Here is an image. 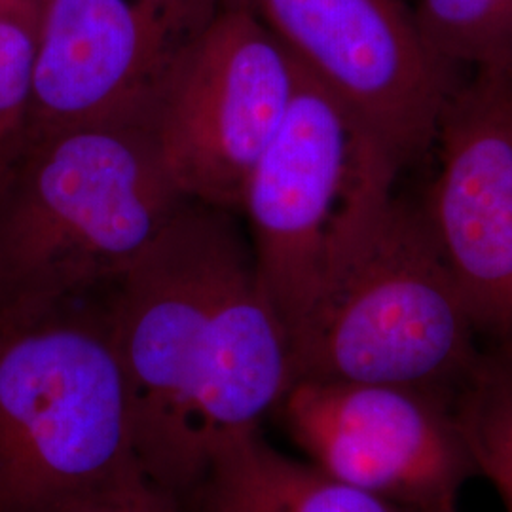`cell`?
Returning a JSON list of instances; mask_svg holds the SVG:
<instances>
[{"instance_id": "obj_10", "label": "cell", "mask_w": 512, "mask_h": 512, "mask_svg": "<svg viewBox=\"0 0 512 512\" xmlns=\"http://www.w3.org/2000/svg\"><path fill=\"white\" fill-rule=\"evenodd\" d=\"M420 211L490 348L512 349V76L459 80Z\"/></svg>"}, {"instance_id": "obj_7", "label": "cell", "mask_w": 512, "mask_h": 512, "mask_svg": "<svg viewBox=\"0 0 512 512\" xmlns=\"http://www.w3.org/2000/svg\"><path fill=\"white\" fill-rule=\"evenodd\" d=\"M452 399L408 385L302 378L274 414L321 473L423 512L456 503L476 476Z\"/></svg>"}, {"instance_id": "obj_1", "label": "cell", "mask_w": 512, "mask_h": 512, "mask_svg": "<svg viewBox=\"0 0 512 512\" xmlns=\"http://www.w3.org/2000/svg\"><path fill=\"white\" fill-rule=\"evenodd\" d=\"M236 211L186 202L107 289L137 459L190 507L220 452L294 382L289 332Z\"/></svg>"}, {"instance_id": "obj_15", "label": "cell", "mask_w": 512, "mask_h": 512, "mask_svg": "<svg viewBox=\"0 0 512 512\" xmlns=\"http://www.w3.org/2000/svg\"><path fill=\"white\" fill-rule=\"evenodd\" d=\"M59 512H190V507L135 467Z\"/></svg>"}, {"instance_id": "obj_13", "label": "cell", "mask_w": 512, "mask_h": 512, "mask_svg": "<svg viewBox=\"0 0 512 512\" xmlns=\"http://www.w3.org/2000/svg\"><path fill=\"white\" fill-rule=\"evenodd\" d=\"M412 12L450 67L512 76V0H418Z\"/></svg>"}, {"instance_id": "obj_12", "label": "cell", "mask_w": 512, "mask_h": 512, "mask_svg": "<svg viewBox=\"0 0 512 512\" xmlns=\"http://www.w3.org/2000/svg\"><path fill=\"white\" fill-rule=\"evenodd\" d=\"M452 406L476 475L494 486L505 512H512V349H484Z\"/></svg>"}, {"instance_id": "obj_5", "label": "cell", "mask_w": 512, "mask_h": 512, "mask_svg": "<svg viewBox=\"0 0 512 512\" xmlns=\"http://www.w3.org/2000/svg\"><path fill=\"white\" fill-rule=\"evenodd\" d=\"M403 167L355 110L302 73L239 202L256 275L287 332L395 198Z\"/></svg>"}, {"instance_id": "obj_14", "label": "cell", "mask_w": 512, "mask_h": 512, "mask_svg": "<svg viewBox=\"0 0 512 512\" xmlns=\"http://www.w3.org/2000/svg\"><path fill=\"white\" fill-rule=\"evenodd\" d=\"M40 4L42 0H0V184L25 147Z\"/></svg>"}, {"instance_id": "obj_11", "label": "cell", "mask_w": 512, "mask_h": 512, "mask_svg": "<svg viewBox=\"0 0 512 512\" xmlns=\"http://www.w3.org/2000/svg\"><path fill=\"white\" fill-rule=\"evenodd\" d=\"M190 505L198 512H410L281 454L260 431L220 452Z\"/></svg>"}, {"instance_id": "obj_9", "label": "cell", "mask_w": 512, "mask_h": 512, "mask_svg": "<svg viewBox=\"0 0 512 512\" xmlns=\"http://www.w3.org/2000/svg\"><path fill=\"white\" fill-rule=\"evenodd\" d=\"M219 2L42 0L25 147L61 129L150 122L173 69Z\"/></svg>"}, {"instance_id": "obj_2", "label": "cell", "mask_w": 512, "mask_h": 512, "mask_svg": "<svg viewBox=\"0 0 512 512\" xmlns=\"http://www.w3.org/2000/svg\"><path fill=\"white\" fill-rule=\"evenodd\" d=\"M186 202L145 120L33 141L0 184V313L109 289Z\"/></svg>"}, {"instance_id": "obj_16", "label": "cell", "mask_w": 512, "mask_h": 512, "mask_svg": "<svg viewBox=\"0 0 512 512\" xmlns=\"http://www.w3.org/2000/svg\"><path fill=\"white\" fill-rule=\"evenodd\" d=\"M423 512H459L458 507H456V503H450V505H440V507H435V509H429V511Z\"/></svg>"}, {"instance_id": "obj_8", "label": "cell", "mask_w": 512, "mask_h": 512, "mask_svg": "<svg viewBox=\"0 0 512 512\" xmlns=\"http://www.w3.org/2000/svg\"><path fill=\"white\" fill-rule=\"evenodd\" d=\"M300 71L374 129L403 165L433 147L461 71L435 54L401 0H230Z\"/></svg>"}, {"instance_id": "obj_3", "label": "cell", "mask_w": 512, "mask_h": 512, "mask_svg": "<svg viewBox=\"0 0 512 512\" xmlns=\"http://www.w3.org/2000/svg\"><path fill=\"white\" fill-rule=\"evenodd\" d=\"M139 465L107 291L0 313V512H59Z\"/></svg>"}, {"instance_id": "obj_4", "label": "cell", "mask_w": 512, "mask_h": 512, "mask_svg": "<svg viewBox=\"0 0 512 512\" xmlns=\"http://www.w3.org/2000/svg\"><path fill=\"white\" fill-rule=\"evenodd\" d=\"M294 380L454 397L484 348L420 205L393 198L289 329Z\"/></svg>"}, {"instance_id": "obj_6", "label": "cell", "mask_w": 512, "mask_h": 512, "mask_svg": "<svg viewBox=\"0 0 512 512\" xmlns=\"http://www.w3.org/2000/svg\"><path fill=\"white\" fill-rule=\"evenodd\" d=\"M300 80L277 38L247 8L220 0L150 116L158 152L186 198L239 213L245 183Z\"/></svg>"}]
</instances>
